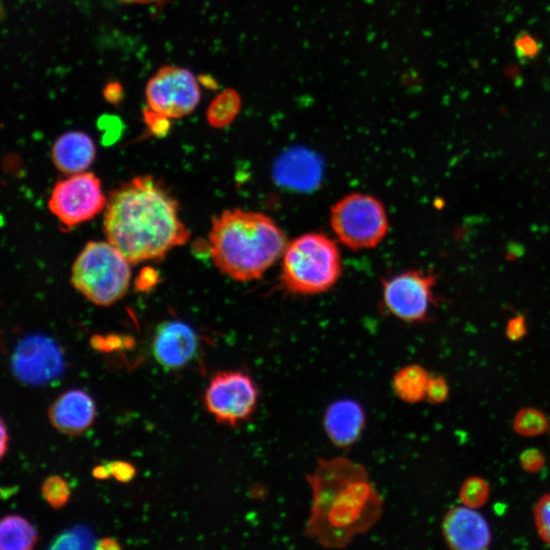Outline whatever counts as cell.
Returning <instances> with one entry per match:
<instances>
[{"instance_id":"8fae6325","label":"cell","mask_w":550,"mask_h":550,"mask_svg":"<svg viewBox=\"0 0 550 550\" xmlns=\"http://www.w3.org/2000/svg\"><path fill=\"white\" fill-rule=\"evenodd\" d=\"M65 368L61 348L51 339L32 336L23 340L13 357V371L23 383L43 385L59 378Z\"/></svg>"},{"instance_id":"7c38bea8","label":"cell","mask_w":550,"mask_h":550,"mask_svg":"<svg viewBox=\"0 0 550 550\" xmlns=\"http://www.w3.org/2000/svg\"><path fill=\"white\" fill-rule=\"evenodd\" d=\"M199 338L195 330L181 321L160 324L152 343V353L164 368L178 370L186 367L196 357Z\"/></svg>"},{"instance_id":"5b68a950","label":"cell","mask_w":550,"mask_h":550,"mask_svg":"<svg viewBox=\"0 0 550 550\" xmlns=\"http://www.w3.org/2000/svg\"><path fill=\"white\" fill-rule=\"evenodd\" d=\"M130 264L112 244L89 242L74 263L72 284L91 303L112 306L130 288Z\"/></svg>"},{"instance_id":"6da1fadb","label":"cell","mask_w":550,"mask_h":550,"mask_svg":"<svg viewBox=\"0 0 550 550\" xmlns=\"http://www.w3.org/2000/svg\"><path fill=\"white\" fill-rule=\"evenodd\" d=\"M104 232L131 264L161 260L191 237L178 200L151 176L136 177L110 194Z\"/></svg>"},{"instance_id":"4316f807","label":"cell","mask_w":550,"mask_h":550,"mask_svg":"<svg viewBox=\"0 0 550 550\" xmlns=\"http://www.w3.org/2000/svg\"><path fill=\"white\" fill-rule=\"evenodd\" d=\"M544 454L537 449L524 451L520 456V465L528 473H537L545 466Z\"/></svg>"},{"instance_id":"d6a6232c","label":"cell","mask_w":550,"mask_h":550,"mask_svg":"<svg viewBox=\"0 0 550 550\" xmlns=\"http://www.w3.org/2000/svg\"><path fill=\"white\" fill-rule=\"evenodd\" d=\"M92 473H93L94 478L99 479V480H106V479L112 477V474H110L108 464L107 465L96 466L93 469Z\"/></svg>"},{"instance_id":"44dd1931","label":"cell","mask_w":550,"mask_h":550,"mask_svg":"<svg viewBox=\"0 0 550 550\" xmlns=\"http://www.w3.org/2000/svg\"><path fill=\"white\" fill-rule=\"evenodd\" d=\"M514 430L526 437L543 434L548 429V419L545 414L534 408L520 410L513 422Z\"/></svg>"},{"instance_id":"ffe728a7","label":"cell","mask_w":550,"mask_h":550,"mask_svg":"<svg viewBox=\"0 0 550 550\" xmlns=\"http://www.w3.org/2000/svg\"><path fill=\"white\" fill-rule=\"evenodd\" d=\"M41 493L44 501L52 509L60 510L70 502L72 490L65 478L53 475L44 480Z\"/></svg>"},{"instance_id":"277c9868","label":"cell","mask_w":550,"mask_h":550,"mask_svg":"<svg viewBox=\"0 0 550 550\" xmlns=\"http://www.w3.org/2000/svg\"><path fill=\"white\" fill-rule=\"evenodd\" d=\"M343 274V259L335 241L324 234H304L283 255L281 282L294 295L315 296L333 289Z\"/></svg>"},{"instance_id":"7a4b0ae2","label":"cell","mask_w":550,"mask_h":550,"mask_svg":"<svg viewBox=\"0 0 550 550\" xmlns=\"http://www.w3.org/2000/svg\"><path fill=\"white\" fill-rule=\"evenodd\" d=\"M307 481L312 506L305 534L321 546L344 548L380 519L383 501L363 465L345 457L322 459Z\"/></svg>"},{"instance_id":"f1b7e54d","label":"cell","mask_w":550,"mask_h":550,"mask_svg":"<svg viewBox=\"0 0 550 550\" xmlns=\"http://www.w3.org/2000/svg\"><path fill=\"white\" fill-rule=\"evenodd\" d=\"M158 281V274L152 268L142 270L137 280V288L141 291L151 289Z\"/></svg>"},{"instance_id":"e0dca14e","label":"cell","mask_w":550,"mask_h":550,"mask_svg":"<svg viewBox=\"0 0 550 550\" xmlns=\"http://www.w3.org/2000/svg\"><path fill=\"white\" fill-rule=\"evenodd\" d=\"M39 540L35 526L20 515L0 519V550H30Z\"/></svg>"},{"instance_id":"7402d4cb","label":"cell","mask_w":550,"mask_h":550,"mask_svg":"<svg viewBox=\"0 0 550 550\" xmlns=\"http://www.w3.org/2000/svg\"><path fill=\"white\" fill-rule=\"evenodd\" d=\"M490 497V486L481 477H470L466 479L460 490V500L463 506L472 509L482 508Z\"/></svg>"},{"instance_id":"484cf974","label":"cell","mask_w":550,"mask_h":550,"mask_svg":"<svg viewBox=\"0 0 550 550\" xmlns=\"http://www.w3.org/2000/svg\"><path fill=\"white\" fill-rule=\"evenodd\" d=\"M91 345L93 349L100 352H114L133 347L134 341L120 336L94 337Z\"/></svg>"},{"instance_id":"52a82bcc","label":"cell","mask_w":550,"mask_h":550,"mask_svg":"<svg viewBox=\"0 0 550 550\" xmlns=\"http://www.w3.org/2000/svg\"><path fill=\"white\" fill-rule=\"evenodd\" d=\"M259 396L258 385L249 373L220 371L208 384L204 404L218 423L236 427L254 415Z\"/></svg>"},{"instance_id":"8992f818","label":"cell","mask_w":550,"mask_h":550,"mask_svg":"<svg viewBox=\"0 0 550 550\" xmlns=\"http://www.w3.org/2000/svg\"><path fill=\"white\" fill-rule=\"evenodd\" d=\"M330 227L338 240L353 251L376 248L390 230L389 215L380 200L352 193L330 209Z\"/></svg>"},{"instance_id":"30bf717a","label":"cell","mask_w":550,"mask_h":550,"mask_svg":"<svg viewBox=\"0 0 550 550\" xmlns=\"http://www.w3.org/2000/svg\"><path fill=\"white\" fill-rule=\"evenodd\" d=\"M200 99L201 90L196 77L184 68L163 67L146 86L149 110L169 120L192 114Z\"/></svg>"},{"instance_id":"836d02e7","label":"cell","mask_w":550,"mask_h":550,"mask_svg":"<svg viewBox=\"0 0 550 550\" xmlns=\"http://www.w3.org/2000/svg\"><path fill=\"white\" fill-rule=\"evenodd\" d=\"M5 8L2 3H0V22H2L5 19Z\"/></svg>"},{"instance_id":"9a60e30c","label":"cell","mask_w":550,"mask_h":550,"mask_svg":"<svg viewBox=\"0 0 550 550\" xmlns=\"http://www.w3.org/2000/svg\"><path fill=\"white\" fill-rule=\"evenodd\" d=\"M366 425L363 406L353 399L330 404L323 416V428L330 442L339 449H348L360 439Z\"/></svg>"},{"instance_id":"603a6c76","label":"cell","mask_w":550,"mask_h":550,"mask_svg":"<svg viewBox=\"0 0 550 550\" xmlns=\"http://www.w3.org/2000/svg\"><path fill=\"white\" fill-rule=\"evenodd\" d=\"M94 546L92 533L84 527H77L61 534L52 543V548L85 549Z\"/></svg>"},{"instance_id":"cb8c5ba5","label":"cell","mask_w":550,"mask_h":550,"mask_svg":"<svg viewBox=\"0 0 550 550\" xmlns=\"http://www.w3.org/2000/svg\"><path fill=\"white\" fill-rule=\"evenodd\" d=\"M534 522L538 535L550 546V492L544 494L535 506Z\"/></svg>"},{"instance_id":"f546056e","label":"cell","mask_w":550,"mask_h":550,"mask_svg":"<svg viewBox=\"0 0 550 550\" xmlns=\"http://www.w3.org/2000/svg\"><path fill=\"white\" fill-rule=\"evenodd\" d=\"M10 445V433L6 422L0 418V460L8 453Z\"/></svg>"},{"instance_id":"5bb4252c","label":"cell","mask_w":550,"mask_h":550,"mask_svg":"<svg viewBox=\"0 0 550 550\" xmlns=\"http://www.w3.org/2000/svg\"><path fill=\"white\" fill-rule=\"evenodd\" d=\"M93 398L82 390H70L55 399L48 409L51 425L68 436L85 433L96 418Z\"/></svg>"},{"instance_id":"4dcf8cb0","label":"cell","mask_w":550,"mask_h":550,"mask_svg":"<svg viewBox=\"0 0 550 550\" xmlns=\"http://www.w3.org/2000/svg\"><path fill=\"white\" fill-rule=\"evenodd\" d=\"M525 335L524 322L516 319L510 322L508 326V337L511 340H519Z\"/></svg>"},{"instance_id":"d6986e66","label":"cell","mask_w":550,"mask_h":550,"mask_svg":"<svg viewBox=\"0 0 550 550\" xmlns=\"http://www.w3.org/2000/svg\"><path fill=\"white\" fill-rule=\"evenodd\" d=\"M240 106V98L235 92L231 91L219 97L209 109L210 124L216 128L226 127L237 117Z\"/></svg>"},{"instance_id":"d4e9b609","label":"cell","mask_w":550,"mask_h":550,"mask_svg":"<svg viewBox=\"0 0 550 550\" xmlns=\"http://www.w3.org/2000/svg\"><path fill=\"white\" fill-rule=\"evenodd\" d=\"M450 396V387L443 376H430L426 399L430 404L439 405L445 403Z\"/></svg>"},{"instance_id":"1f68e13d","label":"cell","mask_w":550,"mask_h":550,"mask_svg":"<svg viewBox=\"0 0 550 550\" xmlns=\"http://www.w3.org/2000/svg\"><path fill=\"white\" fill-rule=\"evenodd\" d=\"M97 548L102 550L120 549L119 541L114 538H104L97 543Z\"/></svg>"},{"instance_id":"9c48e42d","label":"cell","mask_w":550,"mask_h":550,"mask_svg":"<svg viewBox=\"0 0 550 550\" xmlns=\"http://www.w3.org/2000/svg\"><path fill=\"white\" fill-rule=\"evenodd\" d=\"M106 204L101 182L92 173L72 175L58 182L48 202L52 214L68 228L89 222Z\"/></svg>"},{"instance_id":"83f0119b","label":"cell","mask_w":550,"mask_h":550,"mask_svg":"<svg viewBox=\"0 0 550 550\" xmlns=\"http://www.w3.org/2000/svg\"><path fill=\"white\" fill-rule=\"evenodd\" d=\"M110 474L112 477L122 483H128L132 481L136 476L135 467L124 461H116L108 464Z\"/></svg>"},{"instance_id":"4fadbf2b","label":"cell","mask_w":550,"mask_h":550,"mask_svg":"<svg viewBox=\"0 0 550 550\" xmlns=\"http://www.w3.org/2000/svg\"><path fill=\"white\" fill-rule=\"evenodd\" d=\"M442 528L445 540L452 549L481 550L491 543L489 525L476 509L463 506L450 510Z\"/></svg>"},{"instance_id":"ba28073f","label":"cell","mask_w":550,"mask_h":550,"mask_svg":"<svg viewBox=\"0 0 550 550\" xmlns=\"http://www.w3.org/2000/svg\"><path fill=\"white\" fill-rule=\"evenodd\" d=\"M435 275L421 269H411L383 282L382 301L385 309L407 323L427 320L435 304Z\"/></svg>"},{"instance_id":"ac0fdd59","label":"cell","mask_w":550,"mask_h":550,"mask_svg":"<svg viewBox=\"0 0 550 550\" xmlns=\"http://www.w3.org/2000/svg\"><path fill=\"white\" fill-rule=\"evenodd\" d=\"M428 371L420 365L412 364L400 369L394 376L393 389L396 396L405 403L417 404L426 399Z\"/></svg>"},{"instance_id":"3957f363","label":"cell","mask_w":550,"mask_h":550,"mask_svg":"<svg viewBox=\"0 0 550 550\" xmlns=\"http://www.w3.org/2000/svg\"><path fill=\"white\" fill-rule=\"evenodd\" d=\"M214 265L234 281L259 280L284 255V230L266 214L242 209L214 217L208 237Z\"/></svg>"},{"instance_id":"2e32d148","label":"cell","mask_w":550,"mask_h":550,"mask_svg":"<svg viewBox=\"0 0 550 550\" xmlns=\"http://www.w3.org/2000/svg\"><path fill=\"white\" fill-rule=\"evenodd\" d=\"M96 157L92 138L80 131L62 135L52 147V161L63 174L72 176L85 173Z\"/></svg>"}]
</instances>
